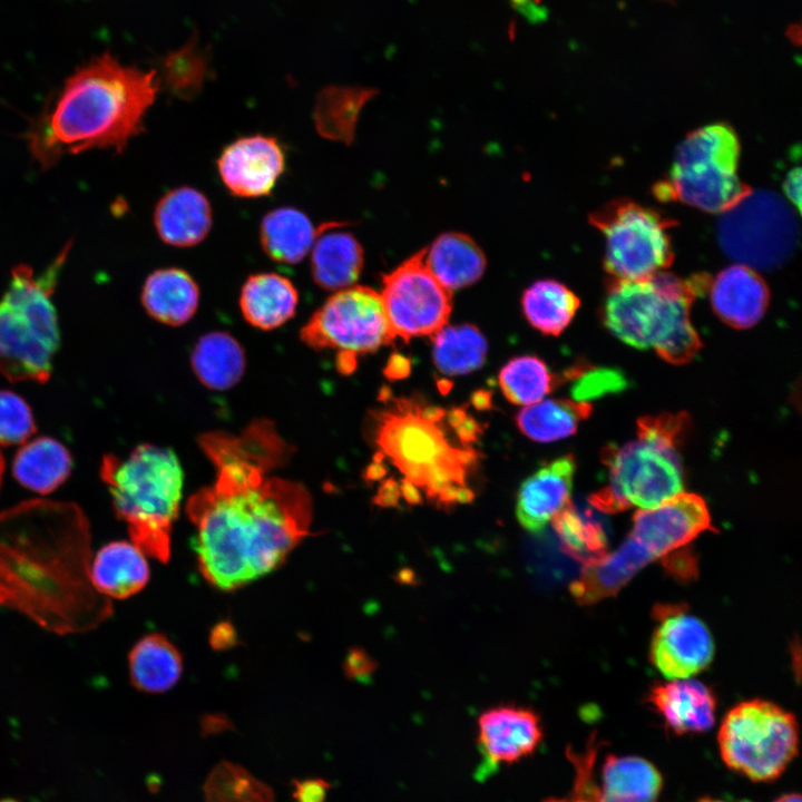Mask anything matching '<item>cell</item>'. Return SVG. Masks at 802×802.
<instances>
[{
    "label": "cell",
    "instance_id": "1",
    "mask_svg": "<svg viewBox=\"0 0 802 802\" xmlns=\"http://www.w3.org/2000/svg\"><path fill=\"white\" fill-rule=\"evenodd\" d=\"M197 441L215 475L186 506L193 545L205 579L233 590L277 568L309 535L312 498L277 473L294 449L268 419L237 433L207 431Z\"/></svg>",
    "mask_w": 802,
    "mask_h": 802
},
{
    "label": "cell",
    "instance_id": "2",
    "mask_svg": "<svg viewBox=\"0 0 802 802\" xmlns=\"http://www.w3.org/2000/svg\"><path fill=\"white\" fill-rule=\"evenodd\" d=\"M90 536L74 503L31 500L0 514V604L57 632L91 628L110 603L90 580Z\"/></svg>",
    "mask_w": 802,
    "mask_h": 802
},
{
    "label": "cell",
    "instance_id": "3",
    "mask_svg": "<svg viewBox=\"0 0 802 802\" xmlns=\"http://www.w3.org/2000/svg\"><path fill=\"white\" fill-rule=\"evenodd\" d=\"M159 79L156 71L124 66L105 53L75 72L28 136L42 167L95 148L121 151L143 130Z\"/></svg>",
    "mask_w": 802,
    "mask_h": 802
},
{
    "label": "cell",
    "instance_id": "4",
    "mask_svg": "<svg viewBox=\"0 0 802 802\" xmlns=\"http://www.w3.org/2000/svg\"><path fill=\"white\" fill-rule=\"evenodd\" d=\"M458 409L426 404L415 399H393L373 415L378 453L402 475L398 485H409L443 508L468 503L473 491L468 477L479 461L475 439L451 436Z\"/></svg>",
    "mask_w": 802,
    "mask_h": 802
},
{
    "label": "cell",
    "instance_id": "5",
    "mask_svg": "<svg viewBox=\"0 0 802 802\" xmlns=\"http://www.w3.org/2000/svg\"><path fill=\"white\" fill-rule=\"evenodd\" d=\"M710 284L705 275L684 280L666 272L640 281L612 280L604 323L624 343L654 349L667 362L684 364L702 346L691 323V305Z\"/></svg>",
    "mask_w": 802,
    "mask_h": 802
},
{
    "label": "cell",
    "instance_id": "6",
    "mask_svg": "<svg viewBox=\"0 0 802 802\" xmlns=\"http://www.w3.org/2000/svg\"><path fill=\"white\" fill-rule=\"evenodd\" d=\"M100 473L133 544L145 555L166 563L184 480L175 452L165 447L140 444L125 459L106 456Z\"/></svg>",
    "mask_w": 802,
    "mask_h": 802
},
{
    "label": "cell",
    "instance_id": "7",
    "mask_svg": "<svg viewBox=\"0 0 802 802\" xmlns=\"http://www.w3.org/2000/svg\"><path fill=\"white\" fill-rule=\"evenodd\" d=\"M687 427L684 412L639 419L635 440L605 448L608 485L591 495L589 502L614 514L632 507L651 509L681 493L684 473L678 447Z\"/></svg>",
    "mask_w": 802,
    "mask_h": 802
},
{
    "label": "cell",
    "instance_id": "8",
    "mask_svg": "<svg viewBox=\"0 0 802 802\" xmlns=\"http://www.w3.org/2000/svg\"><path fill=\"white\" fill-rule=\"evenodd\" d=\"M713 530L703 498L682 491L657 507L638 510L633 528L613 552L585 564L579 578L570 584L571 596L590 605L615 596L652 561Z\"/></svg>",
    "mask_w": 802,
    "mask_h": 802
},
{
    "label": "cell",
    "instance_id": "9",
    "mask_svg": "<svg viewBox=\"0 0 802 802\" xmlns=\"http://www.w3.org/2000/svg\"><path fill=\"white\" fill-rule=\"evenodd\" d=\"M65 248L41 274L19 265L0 299V371L11 381L45 382L59 343L51 295L66 260Z\"/></svg>",
    "mask_w": 802,
    "mask_h": 802
},
{
    "label": "cell",
    "instance_id": "10",
    "mask_svg": "<svg viewBox=\"0 0 802 802\" xmlns=\"http://www.w3.org/2000/svg\"><path fill=\"white\" fill-rule=\"evenodd\" d=\"M739 158L740 143L728 125L698 128L679 144L668 179L656 187V195L722 214L751 190L737 174Z\"/></svg>",
    "mask_w": 802,
    "mask_h": 802
},
{
    "label": "cell",
    "instance_id": "11",
    "mask_svg": "<svg viewBox=\"0 0 802 802\" xmlns=\"http://www.w3.org/2000/svg\"><path fill=\"white\" fill-rule=\"evenodd\" d=\"M793 714L763 700L735 705L724 717L718 747L724 763L753 781L779 777L798 752Z\"/></svg>",
    "mask_w": 802,
    "mask_h": 802
},
{
    "label": "cell",
    "instance_id": "12",
    "mask_svg": "<svg viewBox=\"0 0 802 802\" xmlns=\"http://www.w3.org/2000/svg\"><path fill=\"white\" fill-rule=\"evenodd\" d=\"M301 339L314 350L335 351L343 373L355 369L358 355L394 341L380 293L362 285L329 296L302 327Z\"/></svg>",
    "mask_w": 802,
    "mask_h": 802
},
{
    "label": "cell",
    "instance_id": "13",
    "mask_svg": "<svg viewBox=\"0 0 802 802\" xmlns=\"http://www.w3.org/2000/svg\"><path fill=\"white\" fill-rule=\"evenodd\" d=\"M605 237V268L617 281H640L673 261L668 228L675 223L632 200H614L589 216Z\"/></svg>",
    "mask_w": 802,
    "mask_h": 802
},
{
    "label": "cell",
    "instance_id": "14",
    "mask_svg": "<svg viewBox=\"0 0 802 802\" xmlns=\"http://www.w3.org/2000/svg\"><path fill=\"white\" fill-rule=\"evenodd\" d=\"M789 204L770 190L747 193L722 213L717 239L739 264L769 270L782 265L798 243V224Z\"/></svg>",
    "mask_w": 802,
    "mask_h": 802
},
{
    "label": "cell",
    "instance_id": "15",
    "mask_svg": "<svg viewBox=\"0 0 802 802\" xmlns=\"http://www.w3.org/2000/svg\"><path fill=\"white\" fill-rule=\"evenodd\" d=\"M424 255L426 248L382 277L380 295L393 340L432 336L450 316L451 291L433 276Z\"/></svg>",
    "mask_w": 802,
    "mask_h": 802
},
{
    "label": "cell",
    "instance_id": "16",
    "mask_svg": "<svg viewBox=\"0 0 802 802\" xmlns=\"http://www.w3.org/2000/svg\"><path fill=\"white\" fill-rule=\"evenodd\" d=\"M661 623L651 642V661L668 679L689 678L705 669L714 656V642L707 626L681 612L658 613Z\"/></svg>",
    "mask_w": 802,
    "mask_h": 802
},
{
    "label": "cell",
    "instance_id": "17",
    "mask_svg": "<svg viewBox=\"0 0 802 802\" xmlns=\"http://www.w3.org/2000/svg\"><path fill=\"white\" fill-rule=\"evenodd\" d=\"M285 157L273 137L253 135L238 138L224 148L217 169L225 187L237 197L270 194L283 174Z\"/></svg>",
    "mask_w": 802,
    "mask_h": 802
},
{
    "label": "cell",
    "instance_id": "18",
    "mask_svg": "<svg viewBox=\"0 0 802 802\" xmlns=\"http://www.w3.org/2000/svg\"><path fill=\"white\" fill-rule=\"evenodd\" d=\"M477 740L491 765H509L534 754L542 740V726L532 710L501 705L480 715Z\"/></svg>",
    "mask_w": 802,
    "mask_h": 802
},
{
    "label": "cell",
    "instance_id": "19",
    "mask_svg": "<svg viewBox=\"0 0 802 802\" xmlns=\"http://www.w3.org/2000/svg\"><path fill=\"white\" fill-rule=\"evenodd\" d=\"M576 464L567 454L541 466L520 486L516 514L530 532L541 531L570 502Z\"/></svg>",
    "mask_w": 802,
    "mask_h": 802
},
{
    "label": "cell",
    "instance_id": "20",
    "mask_svg": "<svg viewBox=\"0 0 802 802\" xmlns=\"http://www.w3.org/2000/svg\"><path fill=\"white\" fill-rule=\"evenodd\" d=\"M770 293L755 270L732 265L711 283V303L715 314L734 329H749L764 315Z\"/></svg>",
    "mask_w": 802,
    "mask_h": 802
},
{
    "label": "cell",
    "instance_id": "21",
    "mask_svg": "<svg viewBox=\"0 0 802 802\" xmlns=\"http://www.w3.org/2000/svg\"><path fill=\"white\" fill-rule=\"evenodd\" d=\"M648 700L676 734L705 732L715 722V696L700 681L681 678L658 684Z\"/></svg>",
    "mask_w": 802,
    "mask_h": 802
},
{
    "label": "cell",
    "instance_id": "22",
    "mask_svg": "<svg viewBox=\"0 0 802 802\" xmlns=\"http://www.w3.org/2000/svg\"><path fill=\"white\" fill-rule=\"evenodd\" d=\"M154 224L160 239L168 245H197L207 236L213 224L211 203L193 187L174 188L157 203Z\"/></svg>",
    "mask_w": 802,
    "mask_h": 802
},
{
    "label": "cell",
    "instance_id": "23",
    "mask_svg": "<svg viewBox=\"0 0 802 802\" xmlns=\"http://www.w3.org/2000/svg\"><path fill=\"white\" fill-rule=\"evenodd\" d=\"M338 225H323L311 254L313 281L329 291L354 285L364 264L363 248L359 241L349 232L333 229Z\"/></svg>",
    "mask_w": 802,
    "mask_h": 802
},
{
    "label": "cell",
    "instance_id": "24",
    "mask_svg": "<svg viewBox=\"0 0 802 802\" xmlns=\"http://www.w3.org/2000/svg\"><path fill=\"white\" fill-rule=\"evenodd\" d=\"M297 303L295 286L277 273L250 275L241 290V312L251 325L261 330H273L287 322Z\"/></svg>",
    "mask_w": 802,
    "mask_h": 802
},
{
    "label": "cell",
    "instance_id": "25",
    "mask_svg": "<svg viewBox=\"0 0 802 802\" xmlns=\"http://www.w3.org/2000/svg\"><path fill=\"white\" fill-rule=\"evenodd\" d=\"M149 579L145 552L135 544L114 541L104 546L90 567V580L101 595L118 599L141 590Z\"/></svg>",
    "mask_w": 802,
    "mask_h": 802
},
{
    "label": "cell",
    "instance_id": "26",
    "mask_svg": "<svg viewBox=\"0 0 802 802\" xmlns=\"http://www.w3.org/2000/svg\"><path fill=\"white\" fill-rule=\"evenodd\" d=\"M141 301L153 319L178 326L188 322L196 313L199 290L186 271L177 267L160 268L145 281Z\"/></svg>",
    "mask_w": 802,
    "mask_h": 802
},
{
    "label": "cell",
    "instance_id": "27",
    "mask_svg": "<svg viewBox=\"0 0 802 802\" xmlns=\"http://www.w3.org/2000/svg\"><path fill=\"white\" fill-rule=\"evenodd\" d=\"M424 261L433 276L449 291L476 283L486 270L478 244L462 233H444L428 248Z\"/></svg>",
    "mask_w": 802,
    "mask_h": 802
},
{
    "label": "cell",
    "instance_id": "28",
    "mask_svg": "<svg viewBox=\"0 0 802 802\" xmlns=\"http://www.w3.org/2000/svg\"><path fill=\"white\" fill-rule=\"evenodd\" d=\"M322 227L316 229L307 215L294 207H278L261 222V245L273 261L296 264L312 250Z\"/></svg>",
    "mask_w": 802,
    "mask_h": 802
},
{
    "label": "cell",
    "instance_id": "29",
    "mask_svg": "<svg viewBox=\"0 0 802 802\" xmlns=\"http://www.w3.org/2000/svg\"><path fill=\"white\" fill-rule=\"evenodd\" d=\"M659 771L638 756L608 755L602 767L600 802H658Z\"/></svg>",
    "mask_w": 802,
    "mask_h": 802
},
{
    "label": "cell",
    "instance_id": "30",
    "mask_svg": "<svg viewBox=\"0 0 802 802\" xmlns=\"http://www.w3.org/2000/svg\"><path fill=\"white\" fill-rule=\"evenodd\" d=\"M190 363L198 381L215 391H225L238 383L246 364L238 341L222 331L209 332L197 341Z\"/></svg>",
    "mask_w": 802,
    "mask_h": 802
},
{
    "label": "cell",
    "instance_id": "31",
    "mask_svg": "<svg viewBox=\"0 0 802 802\" xmlns=\"http://www.w3.org/2000/svg\"><path fill=\"white\" fill-rule=\"evenodd\" d=\"M182 671L179 652L160 634L144 636L129 654L131 683L146 693L168 691L177 683Z\"/></svg>",
    "mask_w": 802,
    "mask_h": 802
},
{
    "label": "cell",
    "instance_id": "32",
    "mask_svg": "<svg viewBox=\"0 0 802 802\" xmlns=\"http://www.w3.org/2000/svg\"><path fill=\"white\" fill-rule=\"evenodd\" d=\"M70 468V454L61 443L39 438L19 450L13 475L26 488L48 493L66 480Z\"/></svg>",
    "mask_w": 802,
    "mask_h": 802
},
{
    "label": "cell",
    "instance_id": "33",
    "mask_svg": "<svg viewBox=\"0 0 802 802\" xmlns=\"http://www.w3.org/2000/svg\"><path fill=\"white\" fill-rule=\"evenodd\" d=\"M591 405L577 400H540L526 405L516 418L519 430L537 442H552L574 434L591 413Z\"/></svg>",
    "mask_w": 802,
    "mask_h": 802
},
{
    "label": "cell",
    "instance_id": "34",
    "mask_svg": "<svg viewBox=\"0 0 802 802\" xmlns=\"http://www.w3.org/2000/svg\"><path fill=\"white\" fill-rule=\"evenodd\" d=\"M579 305L576 294L555 280L535 282L526 288L521 299L527 321L549 335H559L571 322Z\"/></svg>",
    "mask_w": 802,
    "mask_h": 802
},
{
    "label": "cell",
    "instance_id": "35",
    "mask_svg": "<svg viewBox=\"0 0 802 802\" xmlns=\"http://www.w3.org/2000/svg\"><path fill=\"white\" fill-rule=\"evenodd\" d=\"M376 90L364 87L330 86L317 96L314 119L321 135L344 143L353 139L359 114Z\"/></svg>",
    "mask_w": 802,
    "mask_h": 802
},
{
    "label": "cell",
    "instance_id": "36",
    "mask_svg": "<svg viewBox=\"0 0 802 802\" xmlns=\"http://www.w3.org/2000/svg\"><path fill=\"white\" fill-rule=\"evenodd\" d=\"M432 341L434 364L447 375L468 374L486 360L488 345L475 325H444L432 335Z\"/></svg>",
    "mask_w": 802,
    "mask_h": 802
},
{
    "label": "cell",
    "instance_id": "37",
    "mask_svg": "<svg viewBox=\"0 0 802 802\" xmlns=\"http://www.w3.org/2000/svg\"><path fill=\"white\" fill-rule=\"evenodd\" d=\"M498 383L508 401L526 407L542 400L556 381L542 360L524 355L511 359L500 370Z\"/></svg>",
    "mask_w": 802,
    "mask_h": 802
},
{
    "label": "cell",
    "instance_id": "38",
    "mask_svg": "<svg viewBox=\"0 0 802 802\" xmlns=\"http://www.w3.org/2000/svg\"><path fill=\"white\" fill-rule=\"evenodd\" d=\"M206 802H275L273 790L241 765L221 762L204 783Z\"/></svg>",
    "mask_w": 802,
    "mask_h": 802
},
{
    "label": "cell",
    "instance_id": "39",
    "mask_svg": "<svg viewBox=\"0 0 802 802\" xmlns=\"http://www.w3.org/2000/svg\"><path fill=\"white\" fill-rule=\"evenodd\" d=\"M563 548L571 557L585 564L603 557L606 552V534L603 526L583 515L571 503L551 521Z\"/></svg>",
    "mask_w": 802,
    "mask_h": 802
},
{
    "label": "cell",
    "instance_id": "40",
    "mask_svg": "<svg viewBox=\"0 0 802 802\" xmlns=\"http://www.w3.org/2000/svg\"><path fill=\"white\" fill-rule=\"evenodd\" d=\"M208 62L205 51L194 33L177 50L170 51L163 60V76L169 90L183 98H189L202 89Z\"/></svg>",
    "mask_w": 802,
    "mask_h": 802
},
{
    "label": "cell",
    "instance_id": "41",
    "mask_svg": "<svg viewBox=\"0 0 802 802\" xmlns=\"http://www.w3.org/2000/svg\"><path fill=\"white\" fill-rule=\"evenodd\" d=\"M27 403L10 391H0V444H17L35 432Z\"/></svg>",
    "mask_w": 802,
    "mask_h": 802
},
{
    "label": "cell",
    "instance_id": "42",
    "mask_svg": "<svg viewBox=\"0 0 802 802\" xmlns=\"http://www.w3.org/2000/svg\"><path fill=\"white\" fill-rule=\"evenodd\" d=\"M595 747H589L584 754L569 752V760L575 767V781L571 793L567 798H548L542 802H600L598 785L593 777Z\"/></svg>",
    "mask_w": 802,
    "mask_h": 802
},
{
    "label": "cell",
    "instance_id": "43",
    "mask_svg": "<svg viewBox=\"0 0 802 802\" xmlns=\"http://www.w3.org/2000/svg\"><path fill=\"white\" fill-rule=\"evenodd\" d=\"M375 669V662L362 649L351 651L346 658V671L350 677H370Z\"/></svg>",
    "mask_w": 802,
    "mask_h": 802
},
{
    "label": "cell",
    "instance_id": "44",
    "mask_svg": "<svg viewBox=\"0 0 802 802\" xmlns=\"http://www.w3.org/2000/svg\"><path fill=\"white\" fill-rule=\"evenodd\" d=\"M327 783L315 780L304 782L299 786L296 796L299 802H325Z\"/></svg>",
    "mask_w": 802,
    "mask_h": 802
},
{
    "label": "cell",
    "instance_id": "45",
    "mask_svg": "<svg viewBox=\"0 0 802 802\" xmlns=\"http://www.w3.org/2000/svg\"><path fill=\"white\" fill-rule=\"evenodd\" d=\"M401 498L398 482L392 479L383 481L374 497V502L381 507H394Z\"/></svg>",
    "mask_w": 802,
    "mask_h": 802
},
{
    "label": "cell",
    "instance_id": "46",
    "mask_svg": "<svg viewBox=\"0 0 802 802\" xmlns=\"http://www.w3.org/2000/svg\"><path fill=\"white\" fill-rule=\"evenodd\" d=\"M509 2L515 10L532 22H538L546 18V10L539 7L535 0H509Z\"/></svg>",
    "mask_w": 802,
    "mask_h": 802
},
{
    "label": "cell",
    "instance_id": "47",
    "mask_svg": "<svg viewBox=\"0 0 802 802\" xmlns=\"http://www.w3.org/2000/svg\"><path fill=\"white\" fill-rule=\"evenodd\" d=\"M786 198L800 209L801 173L799 168L791 170L783 184Z\"/></svg>",
    "mask_w": 802,
    "mask_h": 802
},
{
    "label": "cell",
    "instance_id": "48",
    "mask_svg": "<svg viewBox=\"0 0 802 802\" xmlns=\"http://www.w3.org/2000/svg\"><path fill=\"white\" fill-rule=\"evenodd\" d=\"M410 372V361L402 355H393L384 370L389 379H402Z\"/></svg>",
    "mask_w": 802,
    "mask_h": 802
},
{
    "label": "cell",
    "instance_id": "49",
    "mask_svg": "<svg viewBox=\"0 0 802 802\" xmlns=\"http://www.w3.org/2000/svg\"><path fill=\"white\" fill-rule=\"evenodd\" d=\"M398 579H400L401 583H411V580L414 579L413 571L410 569H402L399 573Z\"/></svg>",
    "mask_w": 802,
    "mask_h": 802
},
{
    "label": "cell",
    "instance_id": "50",
    "mask_svg": "<svg viewBox=\"0 0 802 802\" xmlns=\"http://www.w3.org/2000/svg\"><path fill=\"white\" fill-rule=\"evenodd\" d=\"M775 802H801V796L798 793H789L780 796Z\"/></svg>",
    "mask_w": 802,
    "mask_h": 802
},
{
    "label": "cell",
    "instance_id": "51",
    "mask_svg": "<svg viewBox=\"0 0 802 802\" xmlns=\"http://www.w3.org/2000/svg\"><path fill=\"white\" fill-rule=\"evenodd\" d=\"M697 802H734V801H725V800L713 799V798H703Z\"/></svg>",
    "mask_w": 802,
    "mask_h": 802
},
{
    "label": "cell",
    "instance_id": "52",
    "mask_svg": "<svg viewBox=\"0 0 802 802\" xmlns=\"http://www.w3.org/2000/svg\"><path fill=\"white\" fill-rule=\"evenodd\" d=\"M2 471H3V460H2V457H1V453H0V482H1Z\"/></svg>",
    "mask_w": 802,
    "mask_h": 802
}]
</instances>
